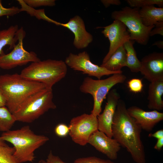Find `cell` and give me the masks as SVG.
<instances>
[{"label":"cell","instance_id":"cb8c5ba5","mask_svg":"<svg viewBox=\"0 0 163 163\" xmlns=\"http://www.w3.org/2000/svg\"><path fill=\"white\" fill-rule=\"evenodd\" d=\"M126 1L131 8H142L145 6L157 5L159 7L163 6V0H127Z\"/></svg>","mask_w":163,"mask_h":163},{"label":"cell","instance_id":"7402d4cb","mask_svg":"<svg viewBox=\"0 0 163 163\" xmlns=\"http://www.w3.org/2000/svg\"><path fill=\"white\" fill-rule=\"evenodd\" d=\"M16 121L14 115L6 107H0V131L5 132L11 130Z\"/></svg>","mask_w":163,"mask_h":163},{"label":"cell","instance_id":"3957f363","mask_svg":"<svg viewBox=\"0 0 163 163\" xmlns=\"http://www.w3.org/2000/svg\"><path fill=\"white\" fill-rule=\"evenodd\" d=\"M0 137L13 145V156L19 163L33 162L35 158V151L49 140L45 135L35 134L28 125L4 132Z\"/></svg>","mask_w":163,"mask_h":163},{"label":"cell","instance_id":"ba28073f","mask_svg":"<svg viewBox=\"0 0 163 163\" xmlns=\"http://www.w3.org/2000/svg\"><path fill=\"white\" fill-rule=\"evenodd\" d=\"M69 127V135L72 141L85 146L91 135L98 130L97 117L91 113H84L72 118Z\"/></svg>","mask_w":163,"mask_h":163},{"label":"cell","instance_id":"9c48e42d","mask_svg":"<svg viewBox=\"0 0 163 163\" xmlns=\"http://www.w3.org/2000/svg\"><path fill=\"white\" fill-rule=\"evenodd\" d=\"M26 33L23 28L18 30V43L10 53L0 56V68L10 69L30 62H39L40 59L34 52H28L24 48L23 40Z\"/></svg>","mask_w":163,"mask_h":163},{"label":"cell","instance_id":"6da1fadb","mask_svg":"<svg viewBox=\"0 0 163 163\" xmlns=\"http://www.w3.org/2000/svg\"><path fill=\"white\" fill-rule=\"evenodd\" d=\"M142 129L129 114L126 104L119 99L112 126V138L126 149L136 163H145L144 147L141 139Z\"/></svg>","mask_w":163,"mask_h":163},{"label":"cell","instance_id":"7a4b0ae2","mask_svg":"<svg viewBox=\"0 0 163 163\" xmlns=\"http://www.w3.org/2000/svg\"><path fill=\"white\" fill-rule=\"evenodd\" d=\"M45 88L43 84L26 79L18 73L0 76V89L6 99V107L12 114L30 97Z\"/></svg>","mask_w":163,"mask_h":163},{"label":"cell","instance_id":"83f0119b","mask_svg":"<svg viewBox=\"0 0 163 163\" xmlns=\"http://www.w3.org/2000/svg\"><path fill=\"white\" fill-rule=\"evenodd\" d=\"M21 12L20 8L17 7L12 6L5 8L2 5V1L0 0V17L3 16H13Z\"/></svg>","mask_w":163,"mask_h":163},{"label":"cell","instance_id":"4dcf8cb0","mask_svg":"<svg viewBox=\"0 0 163 163\" xmlns=\"http://www.w3.org/2000/svg\"><path fill=\"white\" fill-rule=\"evenodd\" d=\"M154 25V27L150 32L149 34L150 36H152L157 34H159L163 36V21L158 22Z\"/></svg>","mask_w":163,"mask_h":163},{"label":"cell","instance_id":"4fadbf2b","mask_svg":"<svg viewBox=\"0 0 163 163\" xmlns=\"http://www.w3.org/2000/svg\"><path fill=\"white\" fill-rule=\"evenodd\" d=\"M120 98L116 89L110 90L107 95V102L103 112L97 117L98 130L111 138L113 119Z\"/></svg>","mask_w":163,"mask_h":163},{"label":"cell","instance_id":"f1b7e54d","mask_svg":"<svg viewBox=\"0 0 163 163\" xmlns=\"http://www.w3.org/2000/svg\"><path fill=\"white\" fill-rule=\"evenodd\" d=\"M54 132L55 134L58 137H64L69 134V126L65 124L59 123L55 127Z\"/></svg>","mask_w":163,"mask_h":163},{"label":"cell","instance_id":"484cf974","mask_svg":"<svg viewBox=\"0 0 163 163\" xmlns=\"http://www.w3.org/2000/svg\"><path fill=\"white\" fill-rule=\"evenodd\" d=\"M74 163H115L110 160L102 159L95 156H90L77 158Z\"/></svg>","mask_w":163,"mask_h":163},{"label":"cell","instance_id":"5b68a950","mask_svg":"<svg viewBox=\"0 0 163 163\" xmlns=\"http://www.w3.org/2000/svg\"><path fill=\"white\" fill-rule=\"evenodd\" d=\"M52 89L45 88L33 94L13 114L16 121L30 123L56 106L53 101Z\"/></svg>","mask_w":163,"mask_h":163},{"label":"cell","instance_id":"836d02e7","mask_svg":"<svg viewBox=\"0 0 163 163\" xmlns=\"http://www.w3.org/2000/svg\"><path fill=\"white\" fill-rule=\"evenodd\" d=\"M163 146V138L157 139V142L154 148L158 151H160Z\"/></svg>","mask_w":163,"mask_h":163},{"label":"cell","instance_id":"e0dca14e","mask_svg":"<svg viewBox=\"0 0 163 163\" xmlns=\"http://www.w3.org/2000/svg\"><path fill=\"white\" fill-rule=\"evenodd\" d=\"M163 79L150 82L149 86L148 108L161 110L163 109Z\"/></svg>","mask_w":163,"mask_h":163},{"label":"cell","instance_id":"9a60e30c","mask_svg":"<svg viewBox=\"0 0 163 163\" xmlns=\"http://www.w3.org/2000/svg\"><path fill=\"white\" fill-rule=\"evenodd\" d=\"M88 143L111 160L117 159L118 153L121 148L115 139L109 137L98 130L91 135Z\"/></svg>","mask_w":163,"mask_h":163},{"label":"cell","instance_id":"1f68e13d","mask_svg":"<svg viewBox=\"0 0 163 163\" xmlns=\"http://www.w3.org/2000/svg\"><path fill=\"white\" fill-rule=\"evenodd\" d=\"M101 2L105 8H107L111 5H119L121 4L119 0H101Z\"/></svg>","mask_w":163,"mask_h":163},{"label":"cell","instance_id":"d590c367","mask_svg":"<svg viewBox=\"0 0 163 163\" xmlns=\"http://www.w3.org/2000/svg\"><path fill=\"white\" fill-rule=\"evenodd\" d=\"M152 46H156L158 48L163 49V41L162 40H158L154 42L152 45Z\"/></svg>","mask_w":163,"mask_h":163},{"label":"cell","instance_id":"7c38bea8","mask_svg":"<svg viewBox=\"0 0 163 163\" xmlns=\"http://www.w3.org/2000/svg\"><path fill=\"white\" fill-rule=\"evenodd\" d=\"M48 21L66 27L73 33L74 35L73 44L78 49L87 47L93 40L92 36L86 30L84 22L79 16H75L66 23H59L50 18Z\"/></svg>","mask_w":163,"mask_h":163},{"label":"cell","instance_id":"277c9868","mask_svg":"<svg viewBox=\"0 0 163 163\" xmlns=\"http://www.w3.org/2000/svg\"><path fill=\"white\" fill-rule=\"evenodd\" d=\"M67 66L62 60L47 59L32 62L23 69L20 74L22 77L42 83L47 88L53 86L66 76Z\"/></svg>","mask_w":163,"mask_h":163},{"label":"cell","instance_id":"4316f807","mask_svg":"<svg viewBox=\"0 0 163 163\" xmlns=\"http://www.w3.org/2000/svg\"><path fill=\"white\" fill-rule=\"evenodd\" d=\"M128 88L131 91L137 93L142 91L143 84L142 80L139 78H132L128 82Z\"/></svg>","mask_w":163,"mask_h":163},{"label":"cell","instance_id":"d6986e66","mask_svg":"<svg viewBox=\"0 0 163 163\" xmlns=\"http://www.w3.org/2000/svg\"><path fill=\"white\" fill-rule=\"evenodd\" d=\"M126 53L123 46H121L113 53L105 62L100 66L113 72L121 71V69L126 66Z\"/></svg>","mask_w":163,"mask_h":163},{"label":"cell","instance_id":"44dd1931","mask_svg":"<svg viewBox=\"0 0 163 163\" xmlns=\"http://www.w3.org/2000/svg\"><path fill=\"white\" fill-rule=\"evenodd\" d=\"M135 41L129 40L124 43L123 46L126 53V66L133 72H139L141 62L138 58L133 46Z\"/></svg>","mask_w":163,"mask_h":163},{"label":"cell","instance_id":"52a82bcc","mask_svg":"<svg viewBox=\"0 0 163 163\" xmlns=\"http://www.w3.org/2000/svg\"><path fill=\"white\" fill-rule=\"evenodd\" d=\"M140 8L126 6L120 10L113 11L112 18L122 22L128 29L130 40L142 45H146L150 37L149 34L155 25L146 27L142 24L140 15Z\"/></svg>","mask_w":163,"mask_h":163},{"label":"cell","instance_id":"8fae6325","mask_svg":"<svg viewBox=\"0 0 163 163\" xmlns=\"http://www.w3.org/2000/svg\"><path fill=\"white\" fill-rule=\"evenodd\" d=\"M97 28H104L102 33L108 38L110 43L108 52L102 61V63H104L117 49L130 40V37L126 27L118 20H114L112 24L105 27Z\"/></svg>","mask_w":163,"mask_h":163},{"label":"cell","instance_id":"603a6c76","mask_svg":"<svg viewBox=\"0 0 163 163\" xmlns=\"http://www.w3.org/2000/svg\"><path fill=\"white\" fill-rule=\"evenodd\" d=\"M14 147L0 146V163H19L13 156Z\"/></svg>","mask_w":163,"mask_h":163},{"label":"cell","instance_id":"5bb4252c","mask_svg":"<svg viewBox=\"0 0 163 163\" xmlns=\"http://www.w3.org/2000/svg\"><path fill=\"white\" fill-rule=\"evenodd\" d=\"M139 72L150 82L163 79V53L154 52L142 58Z\"/></svg>","mask_w":163,"mask_h":163},{"label":"cell","instance_id":"ac0fdd59","mask_svg":"<svg viewBox=\"0 0 163 163\" xmlns=\"http://www.w3.org/2000/svg\"><path fill=\"white\" fill-rule=\"evenodd\" d=\"M139 12L142 24L146 27L163 21V7L157 8L154 5L145 6L140 8Z\"/></svg>","mask_w":163,"mask_h":163},{"label":"cell","instance_id":"d4e9b609","mask_svg":"<svg viewBox=\"0 0 163 163\" xmlns=\"http://www.w3.org/2000/svg\"><path fill=\"white\" fill-rule=\"evenodd\" d=\"M29 7L34 8L44 6H53L56 5L55 0H23Z\"/></svg>","mask_w":163,"mask_h":163},{"label":"cell","instance_id":"30bf717a","mask_svg":"<svg viewBox=\"0 0 163 163\" xmlns=\"http://www.w3.org/2000/svg\"><path fill=\"white\" fill-rule=\"evenodd\" d=\"M65 62L67 66L74 70L81 72L89 76H93L98 79L104 75L117 73H122V71L113 72L93 63L90 60L89 55L85 51L75 54L70 53L66 57Z\"/></svg>","mask_w":163,"mask_h":163},{"label":"cell","instance_id":"d6a6232c","mask_svg":"<svg viewBox=\"0 0 163 163\" xmlns=\"http://www.w3.org/2000/svg\"><path fill=\"white\" fill-rule=\"evenodd\" d=\"M149 137H154L157 139L163 138V130H159L153 133H149L148 136Z\"/></svg>","mask_w":163,"mask_h":163},{"label":"cell","instance_id":"74e56055","mask_svg":"<svg viewBox=\"0 0 163 163\" xmlns=\"http://www.w3.org/2000/svg\"><path fill=\"white\" fill-rule=\"evenodd\" d=\"M0 24H1V23H0Z\"/></svg>","mask_w":163,"mask_h":163},{"label":"cell","instance_id":"e575fe53","mask_svg":"<svg viewBox=\"0 0 163 163\" xmlns=\"http://www.w3.org/2000/svg\"><path fill=\"white\" fill-rule=\"evenodd\" d=\"M6 99L0 89V107L6 106Z\"/></svg>","mask_w":163,"mask_h":163},{"label":"cell","instance_id":"8d00e7d4","mask_svg":"<svg viewBox=\"0 0 163 163\" xmlns=\"http://www.w3.org/2000/svg\"><path fill=\"white\" fill-rule=\"evenodd\" d=\"M8 145L5 142V141L3 140L0 136V146H7Z\"/></svg>","mask_w":163,"mask_h":163},{"label":"cell","instance_id":"f546056e","mask_svg":"<svg viewBox=\"0 0 163 163\" xmlns=\"http://www.w3.org/2000/svg\"><path fill=\"white\" fill-rule=\"evenodd\" d=\"M38 163H66L59 156L54 155L52 151H50L47 158L45 160L41 159Z\"/></svg>","mask_w":163,"mask_h":163},{"label":"cell","instance_id":"2e32d148","mask_svg":"<svg viewBox=\"0 0 163 163\" xmlns=\"http://www.w3.org/2000/svg\"><path fill=\"white\" fill-rule=\"evenodd\" d=\"M127 111L142 129L147 132L151 131L155 126L163 120V113L155 110L147 111L133 106L127 108Z\"/></svg>","mask_w":163,"mask_h":163},{"label":"cell","instance_id":"8992f818","mask_svg":"<svg viewBox=\"0 0 163 163\" xmlns=\"http://www.w3.org/2000/svg\"><path fill=\"white\" fill-rule=\"evenodd\" d=\"M126 76L122 73H117L104 79L95 80L87 77L84 78L79 87L82 92L91 95L94 100L91 113L97 117L101 112L104 100L111 88L116 85L123 83Z\"/></svg>","mask_w":163,"mask_h":163},{"label":"cell","instance_id":"ffe728a7","mask_svg":"<svg viewBox=\"0 0 163 163\" xmlns=\"http://www.w3.org/2000/svg\"><path fill=\"white\" fill-rule=\"evenodd\" d=\"M18 26L12 25L7 29L0 31V56L4 54L3 48L6 45L13 49L18 39Z\"/></svg>","mask_w":163,"mask_h":163}]
</instances>
